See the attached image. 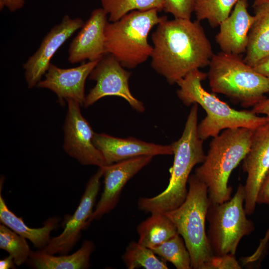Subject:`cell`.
<instances>
[{
  "label": "cell",
  "instance_id": "cell-35",
  "mask_svg": "<svg viewBox=\"0 0 269 269\" xmlns=\"http://www.w3.org/2000/svg\"><path fill=\"white\" fill-rule=\"evenodd\" d=\"M14 265L15 264L13 258L10 255H9L7 257L0 260V269H15Z\"/></svg>",
  "mask_w": 269,
  "mask_h": 269
},
{
  "label": "cell",
  "instance_id": "cell-12",
  "mask_svg": "<svg viewBox=\"0 0 269 269\" xmlns=\"http://www.w3.org/2000/svg\"><path fill=\"white\" fill-rule=\"evenodd\" d=\"M85 22L80 17L65 14L61 22L53 26L43 38L37 50L23 64L27 86H36L47 72L50 61L58 49Z\"/></svg>",
  "mask_w": 269,
  "mask_h": 269
},
{
  "label": "cell",
  "instance_id": "cell-22",
  "mask_svg": "<svg viewBox=\"0 0 269 269\" xmlns=\"http://www.w3.org/2000/svg\"><path fill=\"white\" fill-rule=\"evenodd\" d=\"M136 231L138 243L150 249L179 234L174 223L165 213H151L150 217L138 225Z\"/></svg>",
  "mask_w": 269,
  "mask_h": 269
},
{
  "label": "cell",
  "instance_id": "cell-8",
  "mask_svg": "<svg viewBox=\"0 0 269 269\" xmlns=\"http://www.w3.org/2000/svg\"><path fill=\"white\" fill-rule=\"evenodd\" d=\"M245 198L244 186L240 184L228 201L210 204L207 215L208 238L214 255H235L241 239L254 230L253 222L246 217Z\"/></svg>",
  "mask_w": 269,
  "mask_h": 269
},
{
  "label": "cell",
  "instance_id": "cell-13",
  "mask_svg": "<svg viewBox=\"0 0 269 269\" xmlns=\"http://www.w3.org/2000/svg\"><path fill=\"white\" fill-rule=\"evenodd\" d=\"M152 156H140L108 165L104 169V189L87 226L101 219L117 205L122 190L134 176L150 162Z\"/></svg>",
  "mask_w": 269,
  "mask_h": 269
},
{
  "label": "cell",
  "instance_id": "cell-17",
  "mask_svg": "<svg viewBox=\"0 0 269 269\" xmlns=\"http://www.w3.org/2000/svg\"><path fill=\"white\" fill-rule=\"evenodd\" d=\"M93 141L102 153L107 165L140 156L173 154L171 145L156 144L131 137L122 138L95 133Z\"/></svg>",
  "mask_w": 269,
  "mask_h": 269
},
{
  "label": "cell",
  "instance_id": "cell-10",
  "mask_svg": "<svg viewBox=\"0 0 269 269\" xmlns=\"http://www.w3.org/2000/svg\"><path fill=\"white\" fill-rule=\"evenodd\" d=\"M66 101L68 111L63 127L64 150L81 164L96 165L99 167L107 166L102 153L93 143L95 133L82 115L81 105L72 99Z\"/></svg>",
  "mask_w": 269,
  "mask_h": 269
},
{
  "label": "cell",
  "instance_id": "cell-28",
  "mask_svg": "<svg viewBox=\"0 0 269 269\" xmlns=\"http://www.w3.org/2000/svg\"><path fill=\"white\" fill-rule=\"evenodd\" d=\"M197 0H164L163 10L174 18L191 19Z\"/></svg>",
  "mask_w": 269,
  "mask_h": 269
},
{
  "label": "cell",
  "instance_id": "cell-15",
  "mask_svg": "<svg viewBox=\"0 0 269 269\" xmlns=\"http://www.w3.org/2000/svg\"><path fill=\"white\" fill-rule=\"evenodd\" d=\"M108 15L102 8L94 9L89 18L72 40L68 49V60L71 64L99 60L107 54L105 30Z\"/></svg>",
  "mask_w": 269,
  "mask_h": 269
},
{
  "label": "cell",
  "instance_id": "cell-7",
  "mask_svg": "<svg viewBox=\"0 0 269 269\" xmlns=\"http://www.w3.org/2000/svg\"><path fill=\"white\" fill-rule=\"evenodd\" d=\"M158 12L134 10L117 21L108 22L105 30L107 54L112 55L124 68H134L146 61L153 50L148 34L165 16H159Z\"/></svg>",
  "mask_w": 269,
  "mask_h": 269
},
{
  "label": "cell",
  "instance_id": "cell-31",
  "mask_svg": "<svg viewBox=\"0 0 269 269\" xmlns=\"http://www.w3.org/2000/svg\"><path fill=\"white\" fill-rule=\"evenodd\" d=\"M257 203L269 204V171L266 175L258 194Z\"/></svg>",
  "mask_w": 269,
  "mask_h": 269
},
{
  "label": "cell",
  "instance_id": "cell-19",
  "mask_svg": "<svg viewBox=\"0 0 269 269\" xmlns=\"http://www.w3.org/2000/svg\"><path fill=\"white\" fill-rule=\"evenodd\" d=\"M254 8V21L249 33L244 58L245 62L252 67L269 56V2Z\"/></svg>",
  "mask_w": 269,
  "mask_h": 269
},
{
  "label": "cell",
  "instance_id": "cell-3",
  "mask_svg": "<svg viewBox=\"0 0 269 269\" xmlns=\"http://www.w3.org/2000/svg\"><path fill=\"white\" fill-rule=\"evenodd\" d=\"M207 77V73L196 69L176 83L179 87L177 95L182 103L187 106L197 104L206 113L197 127L199 136L203 140L214 137L226 129L245 128L254 130L269 121L267 116H259L251 110L234 109L207 92L201 84Z\"/></svg>",
  "mask_w": 269,
  "mask_h": 269
},
{
  "label": "cell",
  "instance_id": "cell-2",
  "mask_svg": "<svg viewBox=\"0 0 269 269\" xmlns=\"http://www.w3.org/2000/svg\"><path fill=\"white\" fill-rule=\"evenodd\" d=\"M198 105H192L182 135L171 144L174 154L173 165L169 169L168 186L160 194L150 198H140L138 208L145 213H164L173 210L185 201L188 193L186 185L193 168L202 163L205 158L203 141L199 136Z\"/></svg>",
  "mask_w": 269,
  "mask_h": 269
},
{
  "label": "cell",
  "instance_id": "cell-9",
  "mask_svg": "<svg viewBox=\"0 0 269 269\" xmlns=\"http://www.w3.org/2000/svg\"><path fill=\"white\" fill-rule=\"evenodd\" d=\"M124 68L111 54L101 59L89 76L96 84L86 96L83 106L87 107L104 97L116 96L124 99L136 111L143 112L142 102L135 98L129 89L131 73Z\"/></svg>",
  "mask_w": 269,
  "mask_h": 269
},
{
  "label": "cell",
  "instance_id": "cell-27",
  "mask_svg": "<svg viewBox=\"0 0 269 269\" xmlns=\"http://www.w3.org/2000/svg\"><path fill=\"white\" fill-rule=\"evenodd\" d=\"M3 224L0 225V248L11 256L15 264L20 266L29 259L30 248L25 240Z\"/></svg>",
  "mask_w": 269,
  "mask_h": 269
},
{
  "label": "cell",
  "instance_id": "cell-26",
  "mask_svg": "<svg viewBox=\"0 0 269 269\" xmlns=\"http://www.w3.org/2000/svg\"><path fill=\"white\" fill-rule=\"evenodd\" d=\"M151 250L177 269H192L190 254L179 234Z\"/></svg>",
  "mask_w": 269,
  "mask_h": 269
},
{
  "label": "cell",
  "instance_id": "cell-21",
  "mask_svg": "<svg viewBox=\"0 0 269 269\" xmlns=\"http://www.w3.org/2000/svg\"><path fill=\"white\" fill-rule=\"evenodd\" d=\"M0 221L19 235L29 240L35 248H44L51 240L50 234L55 228L58 219H48L43 226L38 228L28 227L21 217H17L7 206L1 194L0 195Z\"/></svg>",
  "mask_w": 269,
  "mask_h": 269
},
{
  "label": "cell",
  "instance_id": "cell-29",
  "mask_svg": "<svg viewBox=\"0 0 269 269\" xmlns=\"http://www.w3.org/2000/svg\"><path fill=\"white\" fill-rule=\"evenodd\" d=\"M241 267L235 255L226 254L214 255L206 263L204 269H240Z\"/></svg>",
  "mask_w": 269,
  "mask_h": 269
},
{
  "label": "cell",
  "instance_id": "cell-30",
  "mask_svg": "<svg viewBox=\"0 0 269 269\" xmlns=\"http://www.w3.org/2000/svg\"><path fill=\"white\" fill-rule=\"evenodd\" d=\"M269 240V228L267 230L265 237L260 240V244L255 252L251 256L244 258L242 261L244 264L252 263L258 260L262 255Z\"/></svg>",
  "mask_w": 269,
  "mask_h": 269
},
{
  "label": "cell",
  "instance_id": "cell-1",
  "mask_svg": "<svg viewBox=\"0 0 269 269\" xmlns=\"http://www.w3.org/2000/svg\"><path fill=\"white\" fill-rule=\"evenodd\" d=\"M151 35V66L170 84L189 73L209 66L214 55L211 43L200 21L166 16Z\"/></svg>",
  "mask_w": 269,
  "mask_h": 269
},
{
  "label": "cell",
  "instance_id": "cell-11",
  "mask_svg": "<svg viewBox=\"0 0 269 269\" xmlns=\"http://www.w3.org/2000/svg\"><path fill=\"white\" fill-rule=\"evenodd\" d=\"M242 168L247 173L245 190L247 215L255 211L258 194L269 171V121L253 130L249 151L243 160Z\"/></svg>",
  "mask_w": 269,
  "mask_h": 269
},
{
  "label": "cell",
  "instance_id": "cell-18",
  "mask_svg": "<svg viewBox=\"0 0 269 269\" xmlns=\"http://www.w3.org/2000/svg\"><path fill=\"white\" fill-rule=\"evenodd\" d=\"M248 0H239L229 16L220 24L215 40L221 51L240 55L246 52L254 15L248 11Z\"/></svg>",
  "mask_w": 269,
  "mask_h": 269
},
{
  "label": "cell",
  "instance_id": "cell-33",
  "mask_svg": "<svg viewBox=\"0 0 269 269\" xmlns=\"http://www.w3.org/2000/svg\"><path fill=\"white\" fill-rule=\"evenodd\" d=\"M251 111L256 114L265 115L269 118V98H266L257 104Z\"/></svg>",
  "mask_w": 269,
  "mask_h": 269
},
{
  "label": "cell",
  "instance_id": "cell-4",
  "mask_svg": "<svg viewBox=\"0 0 269 269\" xmlns=\"http://www.w3.org/2000/svg\"><path fill=\"white\" fill-rule=\"evenodd\" d=\"M252 133L253 130L245 128L228 129L213 137L204 161L195 172L207 186L211 203H222L231 198L229 178L249 151Z\"/></svg>",
  "mask_w": 269,
  "mask_h": 269
},
{
  "label": "cell",
  "instance_id": "cell-25",
  "mask_svg": "<svg viewBox=\"0 0 269 269\" xmlns=\"http://www.w3.org/2000/svg\"><path fill=\"white\" fill-rule=\"evenodd\" d=\"M149 248L138 242H133L127 247L122 256L128 269L143 268L146 269H167L166 263L159 260Z\"/></svg>",
  "mask_w": 269,
  "mask_h": 269
},
{
  "label": "cell",
  "instance_id": "cell-6",
  "mask_svg": "<svg viewBox=\"0 0 269 269\" xmlns=\"http://www.w3.org/2000/svg\"><path fill=\"white\" fill-rule=\"evenodd\" d=\"M209 67L207 77L212 92L225 95L244 107H253L269 93V79L240 55L220 51L214 54Z\"/></svg>",
  "mask_w": 269,
  "mask_h": 269
},
{
  "label": "cell",
  "instance_id": "cell-32",
  "mask_svg": "<svg viewBox=\"0 0 269 269\" xmlns=\"http://www.w3.org/2000/svg\"><path fill=\"white\" fill-rule=\"evenodd\" d=\"M25 3V0H0V9L6 7L10 12H14L22 8Z\"/></svg>",
  "mask_w": 269,
  "mask_h": 269
},
{
  "label": "cell",
  "instance_id": "cell-20",
  "mask_svg": "<svg viewBox=\"0 0 269 269\" xmlns=\"http://www.w3.org/2000/svg\"><path fill=\"white\" fill-rule=\"evenodd\" d=\"M94 248V244L86 241L80 248L70 255L55 256L41 250L31 251L30 263L37 269H85L90 266V257Z\"/></svg>",
  "mask_w": 269,
  "mask_h": 269
},
{
  "label": "cell",
  "instance_id": "cell-23",
  "mask_svg": "<svg viewBox=\"0 0 269 269\" xmlns=\"http://www.w3.org/2000/svg\"><path fill=\"white\" fill-rule=\"evenodd\" d=\"M102 8L110 22L119 20L134 10H163L164 0H101Z\"/></svg>",
  "mask_w": 269,
  "mask_h": 269
},
{
  "label": "cell",
  "instance_id": "cell-16",
  "mask_svg": "<svg viewBox=\"0 0 269 269\" xmlns=\"http://www.w3.org/2000/svg\"><path fill=\"white\" fill-rule=\"evenodd\" d=\"M99 60L89 61L67 69L59 68L51 63L44 79L41 80L36 86L53 92L61 104L64 103V100L72 99L82 106L86 98L84 89L86 79Z\"/></svg>",
  "mask_w": 269,
  "mask_h": 269
},
{
  "label": "cell",
  "instance_id": "cell-34",
  "mask_svg": "<svg viewBox=\"0 0 269 269\" xmlns=\"http://www.w3.org/2000/svg\"><path fill=\"white\" fill-rule=\"evenodd\" d=\"M253 68L269 79V56L260 61Z\"/></svg>",
  "mask_w": 269,
  "mask_h": 269
},
{
  "label": "cell",
  "instance_id": "cell-14",
  "mask_svg": "<svg viewBox=\"0 0 269 269\" xmlns=\"http://www.w3.org/2000/svg\"><path fill=\"white\" fill-rule=\"evenodd\" d=\"M103 167H99L97 172L89 180L79 204L74 214L66 224L62 233L51 239L43 249L44 252L54 255H66L77 241L81 231L87 226L92 215L96 199L100 190V179L103 175Z\"/></svg>",
  "mask_w": 269,
  "mask_h": 269
},
{
  "label": "cell",
  "instance_id": "cell-5",
  "mask_svg": "<svg viewBox=\"0 0 269 269\" xmlns=\"http://www.w3.org/2000/svg\"><path fill=\"white\" fill-rule=\"evenodd\" d=\"M189 189L183 203L164 213L176 226L190 254L192 268L204 269L214 255L205 231V221L211 204L206 184L195 175L190 176Z\"/></svg>",
  "mask_w": 269,
  "mask_h": 269
},
{
  "label": "cell",
  "instance_id": "cell-24",
  "mask_svg": "<svg viewBox=\"0 0 269 269\" xmlns=\"http://www.w3.org/2000/svg\"><path fill=\"white\" fill-rule=\"evenodd\" d=\"M239 0H197L194 12L197 20H207L213 28L227 18Z\"/></svg>",
  "mask_w": 269,
  "mask_h": 269
},
{
  "label": "cell",
  "instance_id": "cell-36",
  "mask_svg": "<svg viewBox=\"0 0 269 269\" xmlns=\"http://www.w3.org/2000/svg\"><path fill=\"white\" fill-rule=\"evenodd\" d=\"M267 2H269V0H254L253 4V7H254L263 3Z\"/></svg>",
  "mask_w": 269,
  "mask_h": 269
}]
</instances>
